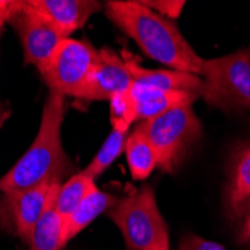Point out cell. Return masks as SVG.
<instances>
[{"instance_id":"7c38bea8","label":"cell","mask_w":250,"mask_h":250,"mask_svg":"<svg viewBox=\"0 0 250 250\" xmlns=\"http://www.w3.org/2000/svg\"><path fill=\"white\" fill-rule=\"evenodd\" d=\"M130 95L136 108V122L159 117L175 108L192 106V104L199 98L188 92H169V90L146 87L135 83L130 87Z\"/></svg>"},{"instance_id":"9c48e42d","label":"cell","mask_w":250,"mask_h":250,"mask_svg":"<svg viewBox=\"0 0 250 250\" xmlns=\"http://www.w3.org/2000/svg\"><path fill=\"white\" fill-rule=\"evenodd\" d=\"M132 84V75L125 57L111 48H102L92 74L75 99L85 104L109 101L117 93L129 92Z\"/></svg>"},{"instance_id":"6da1fadb","label":"cell","mask_w":250,"mask_h":250,"mask_svg":"<svg viewBox=\"0 0 250 250\" xmlns=\"http://www.w3.org/2000/svg\"><path fill=\"white\" fill-rule=\"evenodd\" d=\"M105 12L148 57L174 71L201 74L204 59L195 53L168 18L135 0H109L105 3Z\"/></svg>"},{"instance_id":"e0dca14e","label":"cell","mask_w":250,"mask_h":250,"mask_svg":"<svg viewBox=\"0 0 250 250\" xmlns=\"http://www.w3.org/2000/svg\"><path fill=\"white\" fill-rule=\"evenodd\" d=\"M95 186V180L88 177L84 171L71 175L66 180V183L60 186L54 206L64 222L74 214V211L80 207V204Z\"/></svg>"},{"instance_id":"ffe728a7","label":"cell","mask_w":250,"mask_h":250,"mask_svg":"<svg viewBox=\"0 0 250 250\" xmlns=\"http://www.w3.org/2000/svg\"><path fill=\"white\" fill-rule=\"evenodd\" d=\"M143 5H146L147 8H150L151 11H154L156 14L162 15V17H169V18H178L181 11H183L186 2H183V0H153V2H150V0H144V2H141Z\"/></svg>"},{"instance_id":"2e32d148","label":"cell","mask_w":250,"mask_h":250,"mask_svg":"<svg viewBox=\"0 0 250 250\" xmlns=\"http://www.w3.org/2000/svg\"><path fill=\"white\" fill-rule=\"evenodd\" d=\"M56 201L43 213L33 231L29 250H62L64 220L56 210Z\"/></svg>"},{"instance_id":"30bf717a","label":"cell","mask_w":250,"mask_h":250,"mask_svg":"<svg viewBox=\"0 0 250 250\" xmlns=\"http://www.w3.org/2000/svg\"><path fill=\"white\" fill-rule=\"evenodd\" d=\"M223 202L226 216L234 222H241L250 211V141L235 144L229 154Z\"/></svg>"},{"instance_id":"5bb4252c","label":"cell","mask_w":250,"mask_h":250,"mask_svg":"<svg viewBox=\"0 0 250 250\" xmlns=\"http://www.w3.org/2000/svg\"><path fill=\"white\" fill-rule=\"evenodd\" d=\"M117 202L119 199L114 195L102 192L95 186L80 204V207L74 211V214L64 222L63 244L66 246L74 237L83 232L98 216H101L105 211L108 213Z\"/></svg>"},{"instance_id":"8fae6325","label":"cell","mask_w":250,"mask_h":250,"mask_svg":"<svg viewBox=\"0 0 250 250\" xmlns=\"http://www.w3.org/2000/svg\"><path fill=\"white\" fill-rule=\"evenodd\" d=\"M29 3L64 38H71L101 9V3L93 0H29Z\"/></svg>"},{"instance_id":"3957f363","label":"cell","mask_w":250,"mask_h":250,"mask_svg":"<svg viewBox=\"0 0 250 250\" xmlns=\"http://www.w3.org/2000/svg\"><path fill=\"white\" fill-rule=\"evenodd\" d=\"M108 217L122 231L129 250H169L168 226L151 186L144 185L119 199Z\"/></svg>"},{"instance_id":"4fadbf2b","label":"cell","mask_w":250,"mask_h":250,"mask_svg":"<svg viewBox=\"0 0 250 250\" xmlns=\"http://www.w3.org/2000/svg\"><path fill=\"white\" fill-rule=\"evenodd\" d=\"M125 60L135 84L169 90V92H188L196 96H201L202 93L204 81L199 75L174 69H147L129 56H125Z\"/></svg>"},{"instance_id":"9a60e30c","label":"cell","mask_w":250,"mask_h":250,"mask_svg":"<svg viewBox=\"0 0 250 250\" xmlns=\"http://www.w3.org/2000/svg\"><path fill=\"white\" fill-rule=\"evenodd\" d=\"M125 153L133 180H146L157 167L156 151L148 138L138 126H135L133 130L127 135Z\"/></svg>"},{"instance_id":"ba28073f","label":"cell","mask_w":250,"mask_h":250,"mask_svg":"<svg viewBox=\"0 0 250 250\" xmlns=\"http://www.w3.org/2000/svg\"><path fill=\"white\" fill-rule=\"evenodd\" d=\"M62 185V181L53 180L27 190L5 195L3 204H0V213L3 210L8 211L15 234L26 244L30 243L33 231L43 213L56 201Z\"/></svg>"},{"instance_id":"44dd1931","label":"cell","mask_w":250,"mask_h":250,"mask_svg":"<svg viewBox=\"0 0 250 250\" xmlns=\"http://www.w3.org/2000/svg\"><path fill=\"white\" fill-rule=\"evenodd\" d=\"M178 250H228L219 243L206 240L195 234H186L181 238L180 249ZM243 250H250V249H243Z\"/></svg>"},{"instance_id":"277c9868","label":"cell","mask_w":250,"mask_h":250,"mask_svg":"<svg viewBox=\"0 0 250 250\" xmlns=\"http://www.w3.org/2000/svg\"><path fill=\"white\" fill-rule=\"evenodd\" d=\"M199 77L206 104L225 112L250 111V48L204 59Z\"/></svg>"},{"instance_id":"603a6c76","label":"cell","mask_w":250,"mask_h":250,"mask_svg":"<svg viewBox=\"0 0 250 250\" xmlns=\"http://www.w3.org/2000/svg\"><path fill=\"white\" fill-rule=\"evenodd\" d=\"M237 243H240L243 246H249V249H250V211L240 222V228H238V234H237Z\"/></svg>"},{"instance_id":"7a4b0ae2","label":"cell","mask_w":250,"mask_h":250,"mask_svg":"<svg viewBox=\"0 0 250 250\" xmlns=\"http://www.w3.org/2000/svg\"><path fill=\"white\" fill-rule=\"evenodd\" d=\"M64 96L50 92L43 104L39 130L32 146L0 178V192L9 195L36 188L45 181L69 178L75 165L62 144Z\"/></svg>"},{"instance_id":"d4e9b609","label":"cell","mask_w":250,"mask_h":250,"mask_svg":"<svg viewBox=\"0 0 250 250\" xmlns=\"http://www.w3.org/2000/svg\"><path fill=\"white\" fill-rule=\"evenodd\" d=\"M0 35H2V30H0Z\"/></svg>"},{"instance_id":"5b68a950","label":"cell","mask_w":250,"mask_h":250,"mask_svg":"<svg viewBox=\"0 0 250 250\" xmlns=\"http://www.w3.org/2000/svg\"><path fill=\"white\" fill-rule=\"evenodd\" d=\"M136 126L151 143L157 156V167L168 174L181 167L202 136L201 122L192 106L171 109Z\"/></svg>"},{"instance_id":"52a82bcc","label":"cell","mask_w":250,"mask_h":250,"mask_svg":"<svg viewBox=\"0 0 250 250\" xmlns=\"http://www.w3.org/2000/svg\"><path fill=\"white\" fill-rule=\"evenodd\" d=\"M9 22L20 36L24 63L36 66L38 71L48 63L60 42L66 39L47 18L30 6L29 0H21Z\"/></svg>"},{"instance_id":"d6986e66","label":"cell","mask_w":250,"mask_h":250,"mask_svg":"<svg viewBox=\"0 0 250 250\" xmlns=\"http://www.w3.org/2000/svg\"><path fill=\"white\" fill-rule=\"evenodd\" d=\"M109 120L112 129L122 132H129L130 126L136 122V108L130 90L117 93L109 99Z\"/></svg>"},{"instance_id":"ac0fdd59","label":"cell","mask_w":250,"mask_h":250,"mask_svg":"<svg viewBox=\"0 0 250 250\" xmlns=\"http://www.w3.org/2000/svg\"><path fill=\"white\" fill-rule=\"evenodd\" d=\"M126 140H127V132L112 129L111 133L106 136V140L102 144V147L99 148V151L92 159V162H90L87 165V168L84 169V172L88 177L96 180L125 151Z\"/></svg>"},{"instance_id":"cb8c5ba5","label":"cell","mask_w":250,"mask_h":250,"mask_svg":"<svg viewBox=\"0 0 250 250\" xmlns=\"http://www.w3.org/2000/svg\"><path fill=\"white\" fill-rule=\"evenodd\" d=\"M0 126H2V106H0Z\"/></svg>"},{"instance_id":"7402d4cb","label":"cell","mask_w":250,"mask_h":250,"mask_svg":"<svg viewBox=\"0 0 250 250\" xmlns=\"http://www.w3.org/2000/svg\"><path fill=\"white\" fill-rule=\"evenodd\" d=\"M20 2H17V0H0V30H2L5 22L11 20V17L17 11Z\"/></svg>"},{"instance_id":"8992f818","label":"cell","mask_w":250,"mask_h":250,"mask_svg":"<svg viewBox=\"0 0 250 250\" xmlns=\"http://www.w3.org/2000/svg\"><path fill=\"white\" fill-rule=\"evenodd\" d=\"M99 50L87 39L66 38L60 42L57 50L39 71L43 83L50 92L62 96H72L81 92L90 74L98 62Z\"/></svg>"}]
</instances>
